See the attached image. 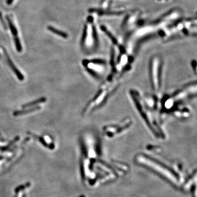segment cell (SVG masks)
Wrapping results in <instances>:
<instances>
[{
  "label": "cell",
  "instance_id": "1",
  "mask_svg": "<svg viewBox=\"0 0 197 197\" xmlns=\"http://www.w3.org/2000/svg\"><path fill=\"white\" fill-rule=\"evenodd\" d=\"M129 94L137 111L151 132L157 139H165L166 134L161 125L159 114L152 111L146 105L143 95L139 91L134 89H130Z\"/></svg>",
  "mask_w": 197,
  "mask_h": 197
},
{
  "label": "cell",
  "instance_id": "2",
  "mask_svg": "<svg viewBox=\"0 0 197 197\" xmlns=\"http://www.w3.org/2000/svg\"><path fill=\"white\" fill-rule=\"evenodd\" d=\"M120 77L111 73L101 84L96 95L91 100L84 109L83 113H91L101 107L106 101L112 94L116 91L121 84Z\"/></svg>",
  "mask_w": 197,
  "mask_h": 197
},
{
  "label": "cell",
  "instance_id": "3",
  "mask_svg": "<svg viewBox=\"0 0 197 197\" xmlns=\"http://www.w3.org/2000/svg\"><path fill=\"white\" fill-rule=\"evenodd\" d=\"M162 67L163 62L161 58H152L150 62V81L153 95L159 98L162 85Z\"/></svg>",
  "mask_w": 197,
  "mask_h": 197
},
{
  "label": "cell",
  "instance_id": "4",
  "mask_svg": "<svg viewBox=\"0 0 197 197\" xmlns=\"http://www.w3.org/2000/svg\"><path fill=\"white\" fill-rule=\"evenodd\" d=\"M83 65L91 75L99 80L104 78L107 72V64L102 60H86L83 61Z\"/></svg>",
  "mask_w": 197,
  "mask_h": 197
},
{
  "label": "cell",
  "instance_id": "5",
  "mask_svg": "<svg viewBox=\"0 0 197 197\" xmlns=\"http://www.w3.org/2000/svg\"><path fill=\"white\" fill-rule=\"evenodd\" d=\"M197 95V83H191L180 89L172 95H170L172 100L174 102V107L181 104L186 100L196 96ZM173 108V109H174Z\"/></svg>",
  "mask_w": 197,
  "mask_h": 197
},
{
  "label": "cell",
  "instance_id": "6",
  "mask_svg": "<svg viewBox=\"0 0 197 197\" xmlns=\"http://www.w3.org/2000/svg\"><path fill=\"white\" fill-rule=\"evenodd\" d=\"M132 122L129 118H125L117 124L109 125L102 128V134L105 137L112 139L127 131L132 125Z\"/></svg>",
  "mask_w": 197,
  "mask_h": 197
},
{
  "label": "cell",
  "instance_id": "7",
  "mask_svg": "<svg viewBox=\"0 0 197 197\" xmlns=\"http://www.w3.org/2000/svg\"><path fill=\"white\" fill-rule=\"evenodd\" d=\"M174 116L179 119H186L189 118L192 114L191 110L185 105L179 104L174 107L171 112Z\"/></svg>",
  "mask_w": 197,
  "mask_h": 197
},
{
  "label": "cell",
  "instance_id": "8",
  "mask_svg": "<svg viewBox=\"0 0 197 197\" xmlns=\"http://www.w3.org/2000/svg\"><path fill=\"white\" fill-rule=\"evenodd\" d=\"M7 20L8 21L9 28H10V30H11V32L14 36V42H15L17 49V50L18 52H20L21 51V50H22V48H21V46L20 42L18 36V31L17 30L16 26L14 25V24L12 23V20H10L9 17H7Z\"/></svg>",
  "mask_w": 197,
  "mask_h": 197
},
{
  "label": "cell",
  "instance_id": "9",
  "mask_svg": "<svg viewBox=\"0 0 197 197\" xmlns=\"http://www.w3.org/2000/svg\"><path fill=\"white\" fill-rule=\"evenodd\" d=\"M3 54L5 55V57L6 58V62L7 63L8 66L10 67V69L16 74V75L17 76V77L19 78V80H23L24 79V77L23 75L19 71L18 69L15 66V65L13 64V62L10 59L9 57H8V54H7V52L6 51L5 49H3Z\"/></svg>",
  "mask_w": 197,
  "mask_h": 197
},
{
  "label": "cell",
  "instance_id": "10",
  "mask_svg": "<svg viewBox=\"0 0 197 197\" xmlns=\"http://www.w3.org/2000/svg\"><path fill=\"white\" fill-rule=\"evenodd\" d=\"M48 29L49 30V31L50 32H52L53 33H54V34H56L58 36H59L61 37H63L64 39H66L68 37V35L65 33L64 32H62V31H60L59 30H58V29H55L54 28L52 27L51 26H48Z\"/></svg>",
  "mask_w": 197,
  "mask_h": 197
},
{
  "label": "cell",
  "instance_id": "11",
  "mask_svg": "<svg viewBox=\"0 0 197 197\" xmlns=\"http://www.w3.org/2000/svg\"><path fill=\"white\" fill-rule=\"evenodd\" d=\"M40 109L39 107H34V108H32L29 110H24V111H16L13 113V115L15 116H21L23 114H25L26 113H28L30 112H32L35 111L36 110H39Z\"/></svg>",
  "mask_w": 197,
  "mask_h": 197
},
{
  "label": "cell",
  "instance_id": "12",
  "mask_svg": "<svg viewBox=\"0 0 197 197\" xmlns=\"http://www.w3.org/2000/svg\"><path fill=\"white\" fill-rule=\"evenodd\" d=\"M46 98H42L37 100L36 101L29 102L28 104H25L24 106H23V107L25 108V107H29L32 106L34 105H36L37 104L44 102H46Z\"/></svg>",
  "mask_w": 197,
  "mask_h": 197
},
{
  "label": "cell",
  "instance_id": "13",
  "mask_svg": "<svg viewBox=\"0 0 197 197\" xmlns=\"http://www.w3.org/2000/svg\"><path fill=\"white\" fill-rule=\"evenodd\" d=\"M0 20L1 21V22H2V23L3 25V26H5L4 27H5L6 29L5 23L3 22V20L2 19V16H1V14H0Z\"/></svg>",
  "mask_w": 197,
  "mask_h": 197
},
{
  "label": "cell",
  "instance_id": "14",
  "mask_svg": "<svg viewBox=\"0 0 197 197\" xmlns=\"http://www.w3.org/2000/svg\"><path fill=\"white\" fill-rule=\"evenodd\" d=\"M13 1V0H7V4H8V5H10V4L12 3Z\"/></svg>",
  "mask_w": 197,
  "mask_h": 197
}]
</instances>
